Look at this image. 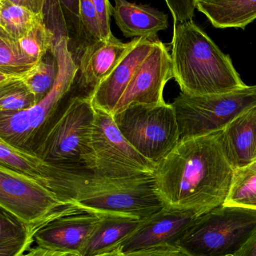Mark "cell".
Returning <instances> with one entry per match:
<instances>
[{"label": "cell", "mask_w": 256, "mask_h": 256, "mask_svg": "<svg viewBox=\"0 0 256 256\" xmlns=\"http://www.w3.org/2000/svg\"><path fill=\"white\" fill-rule=\"evenodd\" d=\"M124 254L126 256H188L180 248L172 245H163Z\"/></svg>", "instance_id": "31"}, {"label": "cell", "mask_w": 256, "mask_h": 256, "mask_svg": "<svg viewBox=\"0 0 256 256\" xmlns=\"http://www.w3.org/2000/svg\"><path fill=\"white\" fill-rule=\"evenodd\" d=\"M180 140L223 130L239 116L256 106V86L225 94L194 96L180 93L172 104Z\"/></svg>", "instance_id": "8"}, {"label": "cell", "mask_w": 256, "mask_h": 256, "mask_svg": "<svg viewBox=\"0 0 256 256\" xmlns=\"http://www.w3.org/2000/svg\"><path fill=\"white\" fill-rule=\"evenodd\" d=\"M43 184L63 202L76 204L98 215L146 220L165 208L153 174L109 178L87 170L68 171L55 166L52 178Z\"/></svg>", "instance_id": "2"}, {"label": "cell", "mask_w": 256, "mask_h": 256, "mask_svg": "<svg viewBox=\"0 0 256 256\" xmlns=\"http://www.w3.org/2000/svg\"><path fill=\"white\" fill-rule=\"evenodd\" d=\"M0 166L44 184L51 179L54 166L37 155L15 147L0 138Z\"/></svg>", "instance_id": "21"}, {"label": "cell", "mask_w": 256, "mask_h": 256, "mask_svg": "<svg viewBox=\"0 0 256 256\" xmlns=\"http://www.w3.org/2000/svg\"><path fill=\"white\" fill-rule=\"evenodd\" d=\"M216 0H165L174 20H181L189 16L195 9L196 2H210Z\"/></svg>", "instance_id": "30"}, {"label": "cell", "mask_w": 256, "mask_h": 256, "mask_svg": "<svg viewBox=\"0 0 256 256\" xmlns=\"http://www.w3.org/2000/svg\"><path fill=\"white\" fill-rule=\"evenodd\" d=\"M199 215L195 212L165 207L150 218L122 244L123 254L163 245L176 246L188 226Z\"/></svg>", "instance_id": "13"}, {"label": "cell", "mask_w": 256, "mask_h": 256, "mask_svg": "<svg viewBox=\"0 0 256 256\" xmlns=\"http://www.w3.org/2000/svg\"><path fill=\"white\" fill-rule=\"evenodd\" d=\"M51 50L57 58L59 72L49 94L27 110L0 114V138L34 154L72 97L78 75V64L69 50L68 38H57Z\"/></svg>", "instance_id": "4"}, {"label": "cell", "mask_w": 256, "mask_h": 256, "mask_svg": "<svg viewBox=\"0 0 256 256\" xmlns=\"http://www.w3.org/2000/svg\"><path fill=\"white\" fill-rule=\"evenodd\" d=\"M45 18L43 14L34 13L9 0H0V31L15 40H19Z\"/></svg>", "instance_id": "23"}, {"label": "cell", "mask_w": 256, "mask_h": 256, "mask_svg": "<svg viewBox=\"0 0 256 256\" xmlns=\"http://www.w3.org/2000/svg\"><path fill=\"white\" fill-rule=\"evenodd\" d=\"M80 22L88 38V45L104 40L99 16L92 0H80Z\"/></svg>", "instance_id": "28"}, {"label": "cell", "mask_w": 256, "mask_h": 256, "mask_svg": "<svg viewBox=\"0 0 256 256\" xmlns=\"http://www.w3.org/2000/svg\"><path fill=\"white\" fill-rule=\"evenodd\" d=\"M36 104L27 86L13 75L0 74V114L27 110Z\"/></svg>", "instance_id": "24"}, {"label": "cell", "mask_w": 256, "mask_h": 256, "mask_svg": "<svg viewBox=\"0 0 256 256\" xmlns=\"http://www.w3.org/2000/svg\"><path fill=\"white\" fill-rule=\"evenodd\" d=\"M234 256H256V232Z\"/></svg>", "instance_id": "35"}, {"label": "cell", "mask_w": 256, "mask_h": 256, "mask_svg": "<svg viewBox=\"0 0 256 256\" xmlns=\"http://www.w3.org/2000/svg\"><path fill=\"white\" fill-rule=\"evenodd\" d=\"M222 146L234 170L256 161V106L231 122L222 130Z\"/></svg>", "instance_id": "18"}, {"label": "cell", "mask_w": 256, "mask_h": 256, "mask_svg": "<svg viewBox=\"0 0 256 256\" xmlns=\"http://www.w3.org/2000/svg\"><path fill=\"white\" fill-rule=\"evenodd\" d=\"M59 66L52 50L30 70L13 75L30 90L36 104L43 100L52 90L58 76Z\"/></svg>", "instance_id": "22"}, {"label": "cell", "mask_w": 256, "mask_h": 256, "mask_svg": "<svg viewBox=\"0 0 256 256\" xmlns=\"http://www.w3.org/2000/svg\"><path fill=\"white\" fill-rule=\"evenodd\" d=\"M98 256H126L121 250L115 251V252H111V254H105V255Z\"/></svg>", "instance_id": "36"}, {"label": "cell", "mask_w": 256, "mask_h": 256, "mask_svg": "<svg viewBox=\"0 0 256 256\" xmlns=\"http://www.w3.org/2000/svg\"><path fill=\"white\" fill-rule=\"evenodd\" d=\"M234 173L221 130L180 141L153 176L165 207L201 216L225 204Z\"/></svg>", "instance_id": "1"}, {"label": "cell", "mask_w": 256, "mask_h": 256, "mask_svg": "<svg viewBox=\"0 0 256 256\" xmlns=\"http://www.w3.org/2000/svg\"><path fill=\"white\" fill-rule=\"evenodd\" d=\"M223 206L256 210V161L234 170L231 190Z\"/></svg>", "instance_id": "25"}, {"label": "cell", "mask_w": 256, "mask_h": 256, "mask_svg": "<svg viewBox=\"0 0 256 256\" xmlns=\"http://www.w3.org/2000/svg\"><path fill=\"white\" fill-rule=\"evenodd\" d=\"M38 227L0 210V256H21L30 250Z\"/></svg>", "instance_id": "20"}, {"label": "cell", "mask_w": 256, "mask_h": 256, "mask_svg": "<svg viewBox=\"0 0 256 256\" xmlns=\"http://www.w3.org/2000/svg\"><path fill=\"white\" fill-rule=\"evenodd\" d=\"M99 220V215L67 203L38 228L35 242L50 250L81 256Z\"/></svg>", "instance_id": "11"}, {"label": "cell", "mask_w": 256, "mask_h": 256, "mask_svg": "<svg viewBox=\"0 0 256 256\" xmlns=\"http://www.w3.org/2000/svg\"><path fill=\"white\" fill-rule=\"evenodd\" d=\"M100 22L104 40H108L113 34L110 26V19L113 15V8L109 0H92Z\"/></svg>", "instance_id": "29"}, {"label": "cell", "mask_w": 256, "mask_h": 256, "mask_svg": "<svg viewBox=\"0 0 256 256\" xmlns=\"http://www.w3.org/2000/svg\"><path fill=\"white\" fill-rule=\"evenodd\" d=\"M195 4L216 28H245L256 20V0H216Z\"/></svg>", "instance_id": "19"}, {"label": "cell", "mask_w": 256, "mask_h": 256, "mask_svg": "<svg viewBox=\"0 0 256 256\" xmlns=\"http://www.w3.org/2000/svg\"><path fill=\"white\" fill-rule=\"evenodd\" d=\"M256 232V210L222 206L198 216L176 246L188 256H234Z\"/></svg>", "instance_id": "5"}, {"label": "cell", "mask_w": 256, "mask_h": 256, "mask_svg": "<svg viewBox=\"0 0 256 256\" xmlns=\"http://www.w3.org/2000/svg\"><path fill=\"white\" fill-rule=\"evenodd\" d=\"M21 256H81L78 254H66V252H55V251L45 249L41 246L30 249L27 254Z\"/></svg>", "instance_id": "33"}, {"label": "cell", "mask_w": 256, "mask_h": 256, "mask_svg": "<svg viewBox=\"0 0 256 256\" xmlns=\"http://www.w3.org/2000/svg\"><path fill=\"white\" fill-rule=\"evenodd\" d=\"M37 63L24 54L18 40L0 31V74L24 73Z\"/></svg>", "instance_id": "26"}, {"label": "cell", "mask_w": 256, "mask_h": 256, "mask_svg": "<svg viewBox=\"0 0 256 256\" xmlns=\"http://www.w3.org/2000/svg\"><path fill=\"white\" fill-rule=\"evenodd\" d=\"M95 109L88 96L78 94L68 100L35 154L57 168L86 170Z\"/></svg>", "instance_id": "6"}, {"label": "cell", "mask_w": 256, "mask_h": 256, "mask_svg": "<svg viewBox=\"0 0 256 256\" xmlns=\"http://www.w3.org/2000/svg\"><path fill=\"white\" fill-rule=\"evenodd\" d=\"M174 78L182 93L225 94L246 88L229 56L192 20L174 26L171 43Z\"/></svg>", "instance_id": "3"}, {"label": "cell", "mask_w": 256, "mask_h": 256, "mask_svg": "<svg viewBox=\"0 0 256 256\" xmlns=\"http://www.w3.org/2000/svg\"><path fill=\"white\" fill-rule=\"evenodd\" d=\"M141 40L123 43L114 36L108 40L94 42L83 50L77 64V86L90 97L96 87L111 73L125 56Z\"/></svg>", "instance_id": "14"}, {"label": "cell", "mask_w": 256, "mask_h": 256, "mask_svg": "<svg viewBox=\"0 0 256 256\" xmlns=\"http://www.w3.org/2000/svg\"><path fill=\"white\" fill-rule=\"evenodd\" d=\"M14 4L23 6L36 14H45L48 0H9Z\"/></svg>", "instance_id": "32"}, {"label": "cell", "mask_w": 256, "mask_h": 256, "mask_svg": "<svg viewBox=\"0 0 256 256\" xmlns=\"http://www.w3.org/2000/svg\"><path fill=\"white\" fill-rule=\"evenodd\" d=\"M55 33L47 26L45 20L34 26L18 42L24 54L36 62H40L55 44Z\"/></svg>", "instance_id": "27"}, {"label": "cell", "mask_w": 256, "mask_h": 256, "mask_svg": "<svg viewBox=\"0 0 256 256\" xmlns=\"http://www.w3.org/2000/svg\"><path fill=\"white\" fill-rule=\"evenodd\" d=\"M99 216V222L86 243L81 256H102L120 250L122 244L144 221L124 215Z\"/></svg>", "instance_id": "17"}, {"label": "cell", "mask_w": 256, "mask_h": 256, "mask_svg": "<svg viewBox=\"0 0 256 256\" xmlns=\"http://www.w3.org/2000/svg\"><path fill=\"white\" fill-rule=\"evenodd\" d=\"M157 40L141 38L125 56L115 68L90 94L89 98L93 108L113 116L120 98L130 84L138 68L153 50Z\"/></svg>", "instance_id": "15"}, {"label": "cell", "mask_w": 256, "mask_h": 256, "mask_svg": "<svg viewBox=\"0 0 256 256\" xmlns=\"http://www.w3.org/2000/svg\"><path fill=\"white\" fill-rule=\"evenodd\" d=\"M58 1L68 13L73 15L80 21V0H58Z\"/></svg>", "instance_id": "34"}, {"label": "cell", "mask_w": 256, "mask_h": 256, "mask_svg": "<svg viewBox=\"0 0 256 256\" xmlns=\"http://www.w3.org/2000/svg\"><path fill=\"white\" fill-rule=\"evenodd\" d=\"M95 109L87 171L109 178H132L153 174L157 166L141 154L122 134L114 117Z\"/></svg>", "instance_id": "7"}, {"label": "cell", "mask_w": 256, "mask_h": 256, "mask_svg": "<svg viewBox=\"0 0 256 256\" xmlns=\"http://www.w3.org/2000/svg\"><path fill=\"white\" fill-rule=\"evenodd\" d=\"M113 117L128 142L156 166L180 142V131L172 104L135 105Z\"/></svg>", "instance_id": "9"}, {"label": "cell", "mask_w": 256, "mask_h": 256, "mask_svg": "<svg viewBox=\"0 0 256 256\" xmlns=\"http://www.w3.org/2000/svg\"><path fill=\"white\" fill-rule=\"evenodd\" d=\"M173 78L171 54L166 45L158 39L153 50L138 68L120 98L113 116L135 105L164 104V88Z\"/></svg>", "instance_id": "12"}, {"label": "cell", "mask_w": 256, "mask_h": 256, "mask_svg": "<svg viewBox=\"0 0 256 256\" xmlns=\"http://www.w3.org/2000/svg\"><path fill=\"white\" fill-rule=\"evenodd\" d=\"M113 16L127 38L155 40L159 32L168 27V15L150 6L137 4L126 0H114Z\"/></svg>", "instance_id": "16"}, {"label": "cell", "mask_w": 256, "mask_h": 256, "mask_svg": "<svg viewBox=\"0 0 256 256\" xmlns=\"http://www.w3.org/2000/svg\"><path fill=\"white\" fill-rule=\"evenodd\" d=\"M66 204L36 179L0 166V208L39 227Z\"/></svg>", "instance_id": "10"}]
</instances>
